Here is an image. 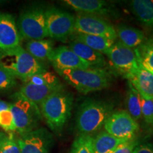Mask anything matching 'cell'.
I'll return each instance as SVG.
<instances>
[{
	"instance_id": "obj_30",
	"label": "cell",
	"mask_w": 153,
	"mask_h": 153,
	"mask_svg": "<svg viewBox=\"0 0 153 153\" xmlns=\"http://www.w3.org/2000/svg\"><path fill=\"white\" fill-rule=\"evenodd\" d=\"M142 117L149 125H153V100L140 96Z\"/></svg>"
},
{
	"instance_id": "obj_19",
	"label": "cell",
	"mask_w": 153,
	"mask_h": 153,
	"mask_svg": "<svg viewBox=\"0 0 153 153\" xmlns=\"http://www.w3.org/2000/svg\"><path fill=\"white\" fill-rule=\"evenodd\" d=\"M117 38L123 45L131 49H135L145 40L142 30L126 25H119L116 29Z\"/></svg>"
},
{
	"instance_id": "obj_27",
	"label": "cell",
	"mask_w": 153,
	"mask_h": 153,
	"mask_svg": "<svg viewBox=\"0 0 153 153\" xmlns=\"http://www.w3.org/2000/svg\"><path fill=\"white\" fill-rule=\"evenodd\" d=\"M17 85L16 78L0 68V94L11 92Z\"/></svg>"
},
{
	"instance_id": "obj_34",
	"label": "cell",
	"mask_w": 153,
	"mask_h": 153,
	"mask_svg": "<svg viewBox=\"0 0 153 153\" xmlns=\"http://www.w3.org/2000/svg\"><path fill=\"white\" fill-rule=\"evenodd\" d=\"M4 135H5V133H4V132H2L1 131H0V144H1V141H2L3 137L4 136Z\"/></svg>"
},
{
	"instance_id": "obj_6",
	"label": "cell",
	"mask_w": 153,
	"mask_h": 153,
	"mask_svg": "<svg viewBox=\"0 0 153 153\" xmlns=\"http://www.w3.org/2000/svg\"><path fill=\"white\" fill-rule=\"evenodd\" d=\"M16 24L22 39L34 41L48 37L45 9L41 6H33L23 11Z\"/></svg>"
},
{
	"instance_id": "obj_8",
	"label": "cell",
	"mask_w": 153,
	"mask_h": 153,
	"mask_svg": "<svg viewBox=\"0 0 153 153\" xmlns=\"http://www.w3.org/2000/svg\"><path fill=\"white\" fill-rule=\"evenodd\" d=\"M74 33L102 36L114 41L117 39L116 28L103 17L96 15H76Z\"/></svg>"
},
{
	"instance_id": "obj_26",
	"label": "cell",
	"mask_w": 153,
	"mask_h": 153,
	"mask_svg": "<svg viewBox=\"0 0 153 153\" xmlns=\"http://www.w3.org/2000/svg\"><path fill=\"white\" fill-rule=\"evenodd\" d=\"M92 137L91 135H80L72 143L70 153H94Z\"/></svg>"
},
{
	"instance_id": "obj_18",
	"label": "cell",
	"mask_w": 153,
	"mask_h": 153,
	"mask_svg": "<svg viewBox=\"0 0 153 153\" xmlns=\"http://www.w3.org/2000/svg\"><path fill=\"white\" fill-rule=\"evenodd\" d=\"M133 139V138H132ZM131 139L119 138L103 131L92 137L94 153H113L119 145Z\"/></svg>"
},
{
	"instance_id": "obj_3",
	"label": "cell",
	"mask_w": 153,
	"mask_h": 153,
	"mask_svg": "<svg viewBox=\"0 0 153 153\" xmlns=\"http://www.w3.org/2000/svg\"><path fill=\"white\" fill-rule=\"evenodd\" d=\"M0 68L22 82L33 74L46 70L43 65L31 56L22 45L0 52Z\"/></svg>"
},
{
	"instance_id": "obj_29",
	"label": "cell",
	"mask_w": 153,
	"mask_h": 153,
	"mask_svg": "<svg viewBox=\"0 0 153 153\" xmlns=\"http://www.w3.org/2000/svg\"><path fill=\"white\" fill-rule=\"evenodd\" d=\"M0 128L7 133L16 132L14 117L10 109L0 112Z\"/></svg>"
},
{
	"instance_id": "obj_17",
	"label": "cell",
	"mask_w": 153,
	"mask_h": 153,
	"mask_svg": "<svg viewBox=\"0 0 153 153\" xmlns=\"http://www.w3.org/2000/svg\"><path fill=\"white\" fill-rule=\"evenodd\" d=\"M68 47L77 56L90 65L92 68H102L106 65V62L104 55L94 51L82 42L72 40Z\"/></svg>"
},
{
	"instance_id": "obj_4",
	"label": "cell",
	"mask_w": 153,
	"mask_h": 153,
	"mask_svg": "<svg viewBox=\"0 0 153 153\" xmlns=\"http://www.w3.org/2000/svg\"><path fill=\"white\" fill-rule=\"evenodd\" d=\"M57 72L69 85L84 94L106 89L111 81L109 73L99 68L64 70Z\"/></svg>"
},
{
	"instance_id": "obj_16",
	"label": "cell",
	"mask_w": 153,
	"mask_h": 153,
	"mask_svg": "<svg viewBox=\"0 0 153 153\" xmlns=\"http://www.w3.org/2000/svg\"><path fill=\"white\" fill-rule=\"evenodd\" d=\"M141 97L153 100V74L140 65L134 74L126 76Z\"/></svg>"
},
{
	"instance_id": "obj_31",
	"label": "cell",
	"mask_w": 153,
	"mask_h": 153,
	"mask_svg": "<svg viewBox=\"0 0 153 153\" xmlns=\"http://www.w3.org/2000/svg\"><path fill=\"white\" fill-rule=\"evenodd\" d=\"M137 145H138V141L135 138L131 139L119 145L113 153H132L134 148Z\"/></svg>"
},
{
	"instance_id": "obj_33",
	"label": "cell",
	"mask_w": 153,
	"mask_h": 153,
	"mask_svg": "<svg viewBox=\"0 0 153 153\" xmlns=\"http://www.w3.org/2000/svg\"><path fill=\"white\" fill-rule=\"evenodd\" d=\"M9 109H10V104L9 102L0 99V112Z\"/></svg>"
},
{
	"instance_id": "obj_12",
	"label": "cell",
	"mask_w": 153,
	"mask_h": 153,
	"mask_svg": "<svg viewBox=\"0 0 153 153\" xmlns=\"http://www.w3.org/2000/svg\"><path fill=\"white\" fill-rule=\"evenodd\" d=\"M50 62L52 64L56 72L64 70L92 68L90 65L77 56L70 48L65 45H61L53 50L50 57Z\"/></svg>"
},
{
	"instance_id": "obj_10",
	"label": "cell",
	"mask_w": 153,
	"mask_h": 153,
	"mask_svg": "<svg viewBox=\"0 0 153 153\" xmlns=\"http://www.w3.org/2000/svg\"><path fill=\"white\" fill-rule=\"evenodd\" d=\"M21 153H51L53 145V135L44 128L16 136Z\"/></svg>"
},
{
	"instance_id": "obj_32",
	"label": "cell",
	"mask_w": 153,
	"mask_h": 153,
	"mask_svg": "<svg viewBox=\"0 0 153 153\" xmlns=\"http://www.w3.org/2000/svg\"><path fill=\"white\" fill-rule=\"evenodd\" d=\"M132 153H153V144L150 143L138 144Z\"/></svg>"
},
{
	"instance_id": "obj_22",
	"label": "cell",
	"mask_w": 153,
	"mask_h": 153,
	"mask_svg": "<svg viewBox=\"0 0 153 153\" xmlns=\"http://www.w3.org/2000/svg\"><path fill=\"white\" fill-rule=\"evenodd\" d=\"M72 40L82 42L87 46L101 54L105 55L115 43L113 40L99 36L87 35L83 33H75Z\"/></svg>"
},
{
	"instance_id": "obj_24",
	"label": "cell",
	"mask_w": 153,
	"mask_h": 153,
	"mask_svg": "<svg viewBox=\"0 0 153 153\" xmlns=\"http://www.w3.org/2000/svg\"><path fill=\"white\" fill-rule=\"evenodd\" d=\"M128 91L127 94L128 113L136 121L142 118L140 95L133 86L128 82Z\"/></svg>"
},
{
	"instance_id": "obj_11",
	"label": "cell",
	"mask_w": 153,
	"mask_h": 153,
	"mask_svg": "<svg viewBox=\"0 0 153 153\" xmlns=\"http://www.w3.org/2000/svg\"><path fill=\"white\" fill-rule=\"evenodd\" d=\"M105 131L119 138H135L139 125L128 111H119L113 112L105 121Z\"/></svg>"
},
{
	"instance_id": "obj_28",
	"label": "cell",
	"mask_w": 153,
	"mask_h": 153,
	"mask_svg": "<svg viewBox=\"0 0 153 153\" xmlns=\"http://www.w3.org/2000/svg\"><path fill=\"white\" fill-rule=\"evenodd\" d=\"M0 153H21L14 133H5L0 144Z\"/></svg>"
},
{
	"instance_id": "obj_14",
	"label": "cell",
	"mask_w": 153,
	"mask_h": 153,
	"mask_svg": "<svg viewBox=\"0 0 153 153\" xmlns=\"http://www.w3.org/2000/svg\"><path fill=\"white\" fill-rule=\"evenodd\" d=\"M63 3L78 14L96 15L101 17L115 15V9L103 0H65Z\"/></svg>"
},
{
	"instance_id": "obj_13",
	"label": "cell",
	"mask_w": 153,
	"mask_h": 153,
	"mask_svg": "<svg viewBox=\"0 0 153 153\" xmlns=\"http://www.w3.org/2000/svg\"><path fill=\"white\" fill-rule=\"evenodd\" d=\"M22 41L14 16L0 12V52L20 46Z\"/></svg>"
},
{
	"instance_id": "obj_20",
	"label": "cell",
	"mask_w": 153,
	"mask_h": 153,
	"mask_svg": "<svg viewBox=\"0 0 153 153\" xmlns=\"http://www.w3.org/2000/svg\"><path fill=\"white\" fill-rule=\"evenodd\" d=\"M25 49L31 56L43 65L44 62H50V57L54 50L53 42L45 38L28 41Z\"/></svg>"
},
{
	"instance_id": "obj_9",
	"label": "cell",
	"mask_w": 153,
	"mask_h": 153,
	"mask_svg": "<svg viewBox=\"0 0 153 153\" xmlns=\"http://www.w3.org/2000/svg\"><path fill=\"white\" fill-rule=\"evenodd\" d=\"M105 55L113 68L125 76L135 73L140 67L135 51L119 41L114 43Z\"/></svg>"
},
{
	"instance_id": "obj_25",
	"label": "cell",
	"mask_w": 153,
	"mask_h": 153,
	"mask_svg": "<svg viewBox=\"0 0 153 153\" xmlns=\"http://www.w3.org/2000/svg\"><path fill=\"white\" fill-rule=\"evenodd\" d=\"M23 82L38 86L55 85L61 83L60 79L54 73L47 70L33 74Z\"/></svg>"
},
{
	"instance_id": "obj_35",
	"label": "cell",
	"mask_w": 153,
	"mask_h": 153,
	"mask_svg": "<svg viewBox=\"0 0 153 153\" xmlns=\"http://www.w3.org/2000/svg\"><path fill=\"white\" fill-rule=\"evenodd\" d=\"M151 72V73H152V74H153V72Z\"/></svg>"
},
{
	"instance_id": "obj_7",
	"label": "cell",
	"mask_w": 153,
	"mask_h": 153,
	"mask_svg": "<svg viewBox=\"0 0 153 153\" xmlns=\"http://www.w3.org/2000/svg\"><path fill=\"white\" fill-rule=\"evenodd\" d=\"M48 37L65 42L74 33L75 16L68 11L50 7L45 9Z\"/></svg>"
},
{
	"instance_id": "obj_2",
	"label": "cell",
	"mask_w": 153,
	"mask_h": 153,
	"mask_svg": "<svg viewBox=\"0 0 153 153\" xmlns=\"http://www.w3.org/2000/svg\"><path fill=\"white\" fill-rule=\"evenodd\" d=\"M114 104L109 101L89 99L82 103L76 114V129L81 135H91L99 131L113 113Z\"/></svg>"
},
{
	"instance_id": "obj_15",
	"label": "cell",
	"mask_w": 153,
	"mask_h": 153,
	"mask_svg": "<svg viewBox=\"0 0 153 153\" xmlns=\"http://www.w3.org/2000/svg\"><path fill=\"white\" fill-rule=\"evenodd\" d=\"M63 89H64V85L62 83L55 85L43 86L24 83L16 94L40 106L41 103L48 97L56 91L62 90Z\"/></svg>"
},
{
	"instance_id": "obj_5",
	"label": "cell",
	"mask_w": 153,
	"mask_h": 153,
	"mask_svg": "<svg viewBox=\"0 0 153 153\" xmlns=\"http://www.w3.org/2000/svg\"><path fill=\"white\" fill-rule=\"evenodd\" d=\"M10 104V111L14 117L16 132L24 135L38 128L42 115L39 106L14 93Z\"/></svg>"
},
{
	"instance_id": "obj_23",
	"label": "cell",
	"mask_w": 153,
	"mask_h": 153,
	"mask_svg": "<svg viewBox=\"0 0 153 153\" xmlns=\"http://www.w3.org/2000/svg\"><path fill=\"white\" fill-rule=\"evenodd\" d=\"M139 64L150 72H153V37L145 39L134 49Z\"/></svg>"
},
{
	"instance_id": "obj_21",
	"label": "cell",
	"mask_w": 153,
	"mask_h": 153,
	"mask_svg": "<svg viewBox=\"0 0 153 153\" xmlns=\"http://www.w3.org/2000/svg\"><path fill=\"white\" fill-rule=\"evenodd\" d=\"M130 5L140 22L153 28V0H133Z\"/></svg>"
},
{
	"instance_id": "obj_1",
	"label": "cell",
	"mask_w": 153,
	"mask_h": 153,
	"mask_svg": "<svg viewBox=\"0 0 153 153\" xmlns=\"http://www.w3.org/2000/svg\"><path fill=\"white\" fill-rule=\"evenodd\" d=\"M73 97L65 90L57 91L45 99L39 108L42 117L53 132L59 133L62 131L71 116Z\"/></svg>"
}]
</instances>
